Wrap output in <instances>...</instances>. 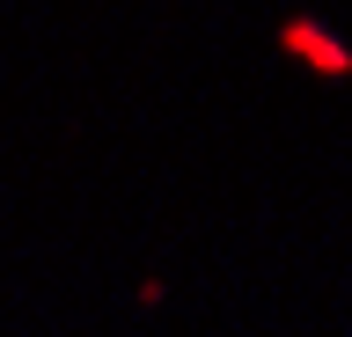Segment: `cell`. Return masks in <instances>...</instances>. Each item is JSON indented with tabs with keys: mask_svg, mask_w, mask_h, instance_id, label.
Returning <instances> with one entry per match:
<instances>
[{
	"mask_svg": "<svg viewBox=\"0 0 352 337\" xmlns=\"http://www.w3.org/2000/svg\"><path fill=\"white\" fill-rule=\"evenodd\" d=\"M279 51L294 59V67L323 73V81H352V45L338 37V30H323L316 15H286L279 23Z\"/></svg>",
	"mask_w": 352,
	"mask_h": 337,
	"instance_id": "obj_1",
	"label": "cell"
}]
</instances>
